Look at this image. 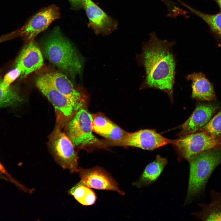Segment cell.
<instances>
[{"label":"cell","instance_id":"cell-22","mask_svg":"<svg viewBox=\"0 0 221 221\" xmlns=\"http://www.w3.org/2000/svg\"><path fill=\"white\" fill-rule=\"evenodd\" d=\"M200 130L213 136L221 137V110Z\"/></svg>","mask_w":221,"mask_h":221},{"label":"cell","instance_id":"cell-20","mask_svg":"<svg viewBox=\"0 0 221 221\" xmlns=\"http://www.w3.org/2000/svg\"><path fill=\"white\" fill-rule=\"evenodd\" d=\"M68 192L83 205H92L94 204L96 200V196L94 192L81 181L72 187Z\"/></svg>","mask_w":221,"mask_h":221},{"label":"cell","instance_id":"cell-1","mask_svg":"<svg viewBox=\"0 0 221 221\" xmlns=\"http://www.w3.org/2000/svg\"><path fill=\"white\" fill-rule=\"evenodd\" d=\"M149 37L148 41L143 43L141 53L136 56L138 64L145 71L140 89L163 91L172 103L176 65L173 47L176 41L160 40L155 32L150 34Z\"/></svg>","mask_w":221,"mask_h":221},{"label":"cell","instance_id":"cell-15","mask_svg":"<svg viewBox=\"0 0 221 221\" xmlns=\"http://www.w3.org/2000/svg\"><path fill=\"white\" fill-rule=\"evenodd\" d=\"M60 92L73 100L86 102V97L80 90L76 88L66 75L62 73L53 72L41 75Z\"/></svg>","mask_w":221,"mask_h":221},{"label":"cell","instance_id":"cell-18","mask_svg":"<svg viewBox=\"0 0 221 221\" xmlns=\"http://www.w3.org/2000/svg\"><path fill=\"white\" fill-rule=\"evenodd\" d=\"M167 163L166 158L157 155L154 161L146 167L139 178L133 184L141 188L151 184L159 177Z\"/></svg>","mask_w":221,"mask_h":221},{"label":"cell","instance_id":"cell-23","mask_svg":"<svg viewBox=\"0 0 221 221\" xmlns=\"http://www.w3.org/2000/svg\"><path fill=\"white\" fill-rule=\"evenodd\" d=\"M21 72L20 69L15 66V68L8 72L2 79L1 85L2 87L5 89H8L11 84L20 77Z\"/></svg>","mask_w":221,"mask_h":221},{"label":"cell","instance_id":"cell-26","mask_svg":"<svg viewBox=\"0 0 221 221\" xmlns=\"http://www.w3.org/2000/svg\"><path fill=\"white\" fill-rule=\"evenodd\" d=\"M72 7L75 9H79L83 7V0H69Z\"/></svg>","mask_w":221,"mask_h":221},{"label":"cell","instance_id":"cell-10","mask_svg":"<svg viewBox=\"0 0 221 221\" xmlns=\"http://www.w3.org/2000/svg\"><path fill=\"white\" fill-rule=\"evenodd\" d=\"M77 172L79 175L80 181L90 188L113 191L120 194H124L110 175L100 167H96L89 169L79 168Z\"/></svg>","mask_w":221,"mask_h":221},{"label":"cell","instance_id":"cell-25","mask_svg":"<svg viewBox=\"0 0 221 221\" xmlns=\"http://www.w3.org/2000/svg\"><path fill=\"white\" fill-rule=\"evenodd\" d=\"M18 36H19V33L17 29L8 34L0 36V43L12 39Z\"/></svg>","mask_w":221,"mask_h":221},{"label":"cell","instance_id":"cell-21","mask_svg":"<svg viewBox=\"0 0 221 221\" xmlns=\"http://www.w3.org/2000/svg\"><path fill=\"white\" fill-rule=\"evenodd\" d=\"M0 79V107H15L22 103L24 99L19 91L12 86L8 89L3 88Z\"/></svg>","mask_w":221,"mask_h":221},{"label":"cell","instance_id":"cell-19","mask_svg":"<svg viewBox=\"0 0 221 221\" xmlns=\"http://www.w3.org/2000/svg\"><path fill=\"white\" fill-rule=\"evenodd\" d=\"M180 2L191 13L200 18L207 25L211 34L221 44V12L216 14H208L198 10L183 2Z\"/></svg>","mask_w":221,"mask_h":221},{"label":"cell","instance_id":"cell-24","mask_svg":"<svg viewBox=\"0 0 221 221\" xmlns=\"http://www.w3.org/2000/svg\"><path fill=\"white\" fill-rule=\"evenodd\" d=\"M0 172L6 177L11 182L17 186L20 185V183L14 178L6 171L4 167L0 162Z\"/></svg>","mask_w":221,"mask_h":221},{"label":"cell","instance_id":"cell-27","mask_svg":"<svg viewBox=\"0 0 221 221\" xmlns=\"http://www.w3.org/2000/svg\"><path fill=\"white\" fill-rule=\"evenodd\" d=\"M218 5L221 12V0H214Z\"/></svg>","mask_w":221,"mask_h":221},{"label":"cell","instance_id":"cell-14","mask_svg":"<svg viewBox=\"0 0 221 221\" xmlns=\"http://www.w3.org/2000/svg\"><path fill=\"white\" fill-rule=\"evenodd\" d=\"M92 116L93 131L105 138L110 145L121 140L127 133L102 114Z\"/></svg>","mask_w":221,"mask_h":221},{"label":"cell","instance_id":"cell-9","mask_svg":"<svg viewBox=\"0 0 221 221\" xmlns=\"http://www.w3.org/2000/svg\"><path fill=\"white\" fill-rule=\"evenodd\" d=\"M59 8L52 5L44 8L33 16L19 29L20 36L31 41L50 24L60 17Z\"/></svg>","mask_w":221,"mask_h":221},{"label":"cell","instance_id":"cell-3","mask_svg":"<svg viewBox=\"0 0 221 221\" xmlns=\"http://www.w3.org/2000/svg\"><path fill=\"white\" fill-rule=\"evenodd\" d=\"M188 161L190 173L186 202L204 190L212 173L221 163V148L200 152Z\"/></svg>","mask_w":221,"mask_h":221},{"label":"cell","instance_id":"cell-6","mask_svg":"<svg viewBox=\"0 0 221 221\" xmlns=\"http://www.w3.org/2000/svg\"><path fill=\"white\" fill-rule=\"evenodd\" d=\"M60 125L56 123L49 138V149L56 162L72 173L77 172L79 167L78 157L70 139Z\"/></svg>","mask_w":221,"mask_h":221},{"label":"cell","instance_id":"cell-16","mask_svg":"<svg viewBox=\"0 0 221 221\" xmlns=\"http://www.w3.org/2000/svg\"><path fill=\"white\" fill-rule=\"evenodd\" d=\"M188 81H191V97L194 99L208 101L216 100V95L212 84L201 72H194L185 76Z\"/></svg>","mask_w":221,"mask_h":221},{"label":"cell","instance_id":"cell-17","mask_svg":"<svg viewBox=\"0 0 221 221\" xmlns=\"http://www.w3.org/2000/svg\"><path fill=\"white\" fill-rule=\"evenodd\" d=\"M210 198L209 203H199L201 210L193 214L202 221H221V191L211 190Z\"/></svg>","mask_w":221,"mask_h":221},{"label":"cell","instance_id":"cell-8","mask_svg":"<svg viewBox=\"0 0 221 221\" xmlns=\"http://www.w3.org/2000/svg\"><path fill=\"white\" fill-rule=\"evenodd\" d=\"M174 140L163 137L154 130L145 129L127 133L121 140L112 146H131L153 150L168 144H173Z\"/></svg>","mask_w":221,"mask_h":221},{"label":"cell","instance_id":"cell-4","mask_svg":"<svg viewBox=\"0 0 221 221\" xmlns=\"http://www.w3.org/2000/svg\"><path fill=\"white\" fill-rule=\"evenodd\" d=\"M92 120V114L84 107L74 114L64 127V132L75 147H109L107 141L99 139L93 134Z\"/></svg>","mask_w":221,"mask_h":221},{"label":"cell","instance_id":"cell-7","mask_svg":"<svg viewBox=\"0 0 221 221\" xmlns=\"http://www.w3.org/2000/svg\"><path fill=\"white\" fill-rule=\"evenodd\" d=\"M179 161L188 160L192 156L200 152L219 148L221 137L211 135L204 132L189 134L176 140L173 144Z\"/></svg>","mask_w":221,"mask_h":221},{"label":"cell","instance_id":"cell-12","mask_svg":"<svg viewBox=\"0 0 221 221\" xmlns=\"http://www.w3.org/2000/svg\"><path fill=\"white\" fill-rule=\"evenodd\" d=\"M43 64L41 52L33 41L25 46L15 61V66L19 68L21 71V79L39 69Z\"/></svg>","mask_w":221,"mask_h":221},{"label":"cell","instance_id":"cell-2","mask_svg":"<svg viewBox=\"0 0 221 221\" xmlns=\"http://www.w3.org/2000/svg\"><path fill=\"white\" fill-rule=\"evenodd\" d=\"M43 52L51 62L71 77L73 78L80 73L82 64L78 54L58 30L47 39Z\"/></svg>","mask_w":221,"mask_h":221},{"label":"cell","instance_id":"cell-11","mask_svg":"<svg viewBox=\"0 0 221 221\" xmlns=\"http://www.w3.org/2000/svg\"><path fill=\"white\" fill-rule=\"evenodd\" d=\"M88 19V26L97 35L110 34L117 28V22L107 14L92 0H83Z\"/></svg>","mask_w":221,"mask_h":221},{"label":"cell","instance_id":"cell-5","mask_svg":"<svg viewBox=\"0 0 221 221\" xmlns=\"http://www.w3.org/2000/svg\"><path fill=\"white\" fill-rule=\"evenodd\" d=\"M36 86L54 107L56 113V122L63 128L67 122L80 108L85 107L86 102L73 100L60 92L41 76L36 79Z\"/></svg>","mask_w":221,"mask_h":221},{"label":"cell","instance_id":"cell-13","mask_svg":"<svg viewBox=\"0 0 221 221\" xmlns=\"http://www.w3.org/2000/svg\"><path fill=\"white\" fill-rule=\"evenodd\" d=\"M218 108L212 104H200L195 108L192 114L181 126L179 136L182 137L196 133L207 124Z\"/></svg>","mask_w":221,"mask_h":221}]
</instances>
